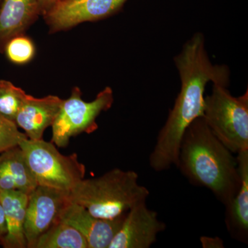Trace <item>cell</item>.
I'll return each mask as SVG.
<instances>
[{
	"label": "cell",
	"mask_w": 248,
	"mask_h": 248,
	"mask_svg": "<svg viewBox=\"0 0 248 248\" xmlns=\"http://www.w3.org/2000/svg\"><path fill=\"white\" fill-rule=\"evenodd\" d=\"M174 62L182 82L181 91L155 144L158 151L169 156L179 154L186 129L196 119L203 117L208 83L227 87L231 75L228 67L213 64L200 32L186 42Z\"/></svg>",
	"instance_id": "6da1fadb"
},
{
	"label": "cell",
	"mask_w": 248,
	"mask_h": 248,
	"mask_svg": "<svg viewBox=\"0 0 248 248\" xmlns=\"http://www.w3.org/2000/svg\"><path fill=\"white\" fill-rule=\"evenodd\" d=\"M177 166L191 184L209 189L225 206L239 190L237 159L214 135L203 117L186 129Z\"/></svg>",
	"instance_id": "7a4b0ae2"
},
{
	"label": "cell",
	"mask_w": 248,
	"mask_h": 248,
	"mask_svg": "<svg viewBox=\"0 0 248 248\" xmlns=\"http://www.w3.org/2000/svg\"><path fill=\"white\" fill-rule=\"evenodd\" d=\"M138 179L135 171L114 169L101 177L82 179L70 192L69 200L93 216L115 219L149 197V190Z\"/></svg>",
	"instance_id": "3957f363"
},
{
	"label": "cell",
	"mask_w": 248,
	"mask_h": 248,
	"mask_svg": "<svg viewBox=\"0 0 248 248\" xmlns=\"http://www.w3.org/2000/svg\"><path fill=\"white\" fill-rule=\"evenodd\" d=\"M203 117L217 138L232 153L248 150V91L234 97L226 86L214 84L205 97Z\"/></svg>",
	"instance_id": "277c9868"
},
{
	"label": "cell",
	"mask_w": 248,
	"mask_h": 248,
	"mask_svg": "<svg viewBox=\"0 0 248 248\" xmlns=\"http://www.w3.org/2000/svg\"><path fill=\"white\" fill-rule=\"evenodd\" d=\"M19 146L37 185L71 192L84 179L86 166L80 162L76 153L63 155L53 142L40 140H22Z\"/></svg>",
	"instance_id": "5b68a950"
},
{
	"label": "cell",
	"mask_w": 248,
	"mask_h": 248,
	"mask_svg": "<svg viewBox=\"0 0 248 248\" xmlns=\"http://www.w3.org/2000/svg\"><path fill=\"white\" fill-rule=\"evenodd\" d=\"M79 87L72 90L68 99H63L58 116L52 125L51 142L60 148L68 146L70 140L81 133H92L98 129L97 119L108 110L114 102L113 91L109 86L87 102L81 98Z\"/></svg>",
	"instance_id": "8992f818"
},
{
	"label": "cell",
	"mask_w": 248,
	"mask_h": 248,
	"mask_svg": "<svg viewBox=\"0 0 248 248\" xmlns=\"http://www.w3.org/2000/svg\"><path fill=\"white\" fill-rule=\"evenodd\" d=\"M128 0H60L42 15L50 33L84 22L102 20L120 12Z\"/></svg>",
	"instance_id": "52a82bcc"
},
{
	"label": "cell",
	"mask_w": 248,
	"mask_h": 248,
	"mask_svg": "<svg viewBox=\"0 0 248 248\" xmlns=\"http://www.w3.org/2000/svg\"><path fill=\"white\" fill-rule=\"evenodd\" d=\"M69 193L38 185L29 194L24 223L28 248H35L40 236L60 221L63 209L71 202Z\"/></svg>",
	"instance_id": "ba28073f"
},
{
	"label": "cell",
	"mask_w": 248,
	"mask_h": 248,
	"mask_svg": "<svg viewBox=\"0 0 248 248\" xmlns=\"http://www.w3.org/2000/svg\"><path fill=\"white\" fill-rule=\"evenodd\" d=\"M166 225L158 213L147 207L146 201L134 205L125 214L120 230L108 248H148L156 241Z\"/></svg>",
	"instance_id": "9c48e42d"
},
{
	"label": "cell",
	"mask_w": 248,
	"mask_h": 248,
	"mask_svg": "<svg viewBox=\"0 0 248 248\" xmlns=\"http://www.w3.org/2000/svg\"><path fill=\"white\" fill-rule=\"evenodd\" d=\"M125 215L115 219L98 218L84 207L70 202L63 209L60 221L79 231L87 241L89 248H108Z\"/></svg>",
	"instance_id": "30bf717a"
},
{
	"label": "cell",
	"mask_w": 248,
	"mask_h": 248,
	"mask_svg": "<svg viewBox=\"0 0 248 248\" xmlns=\"http://www.w3.org/2000/svg\"><path fill=\"white\" fill-rule=\"evenodd\" d=\"M63 102L55 95L36 98L28 94L18 112L16 124L23 129L28 139L40 140L48 127L52 126Z\"/></svg>",
	"instance_id": "8fae6325"
},
{
	"label": "cell",
	"mask_w": 248,
	"mask_h": 248,
	"mask_svg": "<svg viewBox=\"0 0 248 248\" xmlns=\"http://www.w3.org/2000/svg\"><path fill=\"white\" fill-rule=\"evenodd\" d=\"M42 16L39 0H1L0 53L13 37L24 35Z\"/></svg>",
	"instance_id": "7c38bea8"
},
{
	"label": "cell",
	"mask_w": 248,
	"mask_h": 248,
	"mask_svg": "<svg viewBox=\"0 0 248 248\" xmlns=\"http://www.w3.org/2000/svg\"><path fill=\"white\" fill-rule=\"evenodd\" d=\"M241 179L240 187L226 205L227 229L234 239L247 243L248 236V150L236 156Z\"/></svg>",
	"instance_id": "4fadbf2b"
},
{
	"label": "cell",
	"mask_w": 248,
	"mask_h": 248,
	"mask_svg": "<svg viewBox=\"0 0 248 248\" xmlns=\"http://www.w3.org/2000/svg\"><path fill=\"white\" fill-rule=\"evenodd\" d=\"M37 186L20 147L0 153V191L18 190L29 195Z\"/></svg>",
	"instance_id": "5bb4252c"
},
{
	"label": "cell",
	"mask_w": 248,
	"mask_h": 248,
	"mask_svg": "<svg viewBox=\"0 0 248 248\" xmlns=\"http://www.w3.org/2000/svg\"><path fill=\"white\" fill-rule=\"evenodd\" d=\"M29 195L18 190L0 191V203L4 209L7 233L4 248H27L24 232Z\"/></svg>",
	"instance_id": "9a60e30c"
},
{
	"label": "cell",
	"mask_w": 248,
	"mask_h": 248,
	"mask_svg": "<svg viewBox=\"0 0 248 248\" xmlns=\"http://www.w3.org/2000/svg\"><path fill=\"white\" fill-rule=\"evenodd\" d=\"M35 248H89V245L76 228L60 221L40 236Z\"/></svg>",
	"instance_id": "2e32d148"
},
{
	"label": "cell",
	"mask_w": 248,
	"mask_h": 248,
	"mask_svg": "<svg viewBox=\"0 0 248 248\" xmlns=\"http://www.w3.org/2000/svg\"><path fill=\"white\" fill-rule=\"evenodd\" d=\"M28 94L11 81L0 79V115L16 123L19 109Z\"/></svg>",
	"instance_id": "e0dca14e"
},
{
	"label": "cell",
	"mask_w": 248,
	"mask_h": 248,
	"mask_svg": "<svg viewBox=\"0 0 248 248\" xmlns=\"http://www.w3.org/2000/svg\"><path fill=\"white\" fill-rule=\"evenodd\" d=\"M35 46L30 37L24 35L13 37L6 43L4 53L6 58L15 64L29 63L35 55Z\"/></svg>",
	"instance_id": "ac0fdd59"
},
{
	"label": "cell",
	"mask_w": 248,
	"mask_h": 248,
	"mask_svg": "<svg viewBox=\"0 0 248 248\" xmlns=\"http://www.w3.org/2000/svg\"><path fill=\"white\" fill-rule=\"evenodd\" d=\"M27 138L25 133L19 131L17 124L0 115V153L19 146L22 140Z\"/></svg>",
	"instance_id": "d6986e66"
},
{
	"label": "cell",
	"mask_w": 248,
	"mask_h": 248,
	"mask_svg": "<svg viewBox=\"0 0 248 248\" xmlns=\"http://www.w3.org/2000/svg\"><path fill=\"white\" fill-rule=\"evenodd\" d=\"M201 243L203 248H223V241L219 238H210L202 236Z\"/></svg>",
	"instance_id": "ffe728a7"
},
{
	"label": "cell",
	"mask_w": 248,
	"mask_h": 248,
	"mask_svg": "<svg viewBox=\"0 0 248 248\" xmlns=\"http://www.w3.org/2000/svg\"><path fill=\"white\" fill-rule=\"evenodd\" d=\"M6 233H7V228H6L4 209H3L2 205L0 203V245L1 246L3 241H4Z\"/></svg>",
	"instance_id": "44dd1931"
},
{
	"label": "cell",
	"mask_w": 248,
	"mask_h": 248,
	"mask_svg": "<svg viewBox=\"0 0 248 248\" xmlns=\"http://www.w3.org/2000/svg\"><path fill=\"white\" fill-rule=\"evenodd\" d=\"M42 16L60 0H39Z\"/></svg>",
	"instance_id": "7402d4cb"
},
{
	"label": "cell",
	"mask_w": 248,
	"mask_h": 248,
	"mask_svg": "<svg viewBox=\"0 0 248 248\" xmlns=\"http://www.w3.org/2000/svg\"><path fill=\"white\" fill-rule=\"evenodd\" d=\"M0 1H1V0H0Z\"/></svg>",
	"instance_id": "603a6c76"
}]
</instances>
